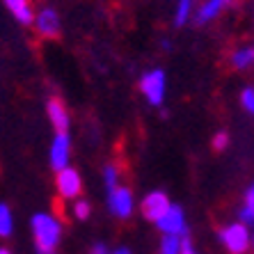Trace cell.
I'll use <instances>...</instances> for the list:
<instances>
[{"mask_svg": "<svg viewBox=\"0 0 254 254\" xmlns=\"http://www.w3.org/2000/svg\"><path fill=\"white\" fill-rule=\"evenodd\" d=\"M229 64L236 71H245L248 66H252L254 64V48L252 46L236 48V51L229 55Z\"/></svg>", "mask_w": 254, "mask_h": 254, "instance_id": "cell-13", "label": "cell"}, {"mask_svg": "<svg viewBox=\"0 0 254 254\" xmlns=\"http://www.w3.org/2000/svg\"><path fill=\"white\" fill-rule=\"evenodd\" d=\"M119 177H122V172H119V167L115 165V163H108L106 167H103V184H106L108 190H113L119 186Z\"/></svg>", "mask_w": 254, "mask_h": 254, "instance_id": "cell-17", "label": "cell"}, {"mask_svg": "<svg viewBox=\"0 0 254 254\" xmlns=\"http://www.w3.org/2000/svg\"><path fill=\"white\" fill-rule=\"evenodd\" d=\"M46 115L53 124L55 133H66L71 126V115L66 110V103L60 96H53V99L46 101Z\"/></svg>", "mask_w": 254, "mask_h": 254, "instance_id": "cell-10", "label": "cell"}, {"mask_svg": "<svg viewBox=\"0 0 254 254\" xmlns=\"http://www.w3.org/2000/svg\"><path fill=\"white\" fill-rule=\"evenodd\" d=\"M5 5L21 25H32V21H35V9L30 5V0H5Z\"/></svg>", "mask_w": 254, "mask_h": 254, "instance_id": "cell-12", "label": "cell"}, {"mask_svg": "<svg viewBox=\"0 0 254 254\" xmlns=\"http://www.w3.org/2000/svg\"><path fill=\"white\" fill-rule=\"evenodd\" d=\"M140 94L144 96L149 106L160 108L165 103L167 94V76L163 69H151L140 78Z\"/></svg>", "mask_w": 254, "mask_h": 254, "instance_id": "cell-3", "label": "cell"}, {"mask_svg": "<svg viewBox=\"0 0 254 254\" xmlns=\"http://www.w3.org/2000/svg\"><path fill=\"white\" fill-rule=\"evenodd\" d=\"M110 254H133V252H130L128 248H117L115 252H110Z\"/></svg>", "mask_w": 254, "mask_h": 254, "instance_id": "cell-25", "label": "cell"}, {"mask_svg": "<svg viewBox=\"0 0 254 254\" xmlns=\"http://www.w3.org/2000/svg\"><path fill=\"white\" fill-rule=\"evenodd\" d=\"M252 248H254V234H252Z\"/></svg>", "mask_w": 254, "mask_h": 254, "instance_id": "cell-27", "label": "cell"}, {"mask_svg": "<svg viewBox=\"0 0 254 254\" xmlns=\"http://www.w3.org/2000/svg\"><path fill=\"white\" fill-rule=\"evenodd\" d=\"M71 215L76 220H80V222H85V220L92 215V204H89L87 199H76L73 206H71Z\"/></svg>", "mask_w": 254, "mask_h": 254, "instance_id": "cell-18", "label": "cell"}, {"mask_svg": "<svg viewBox=\"0 0 254 254\" xmlns=\"http://www.w3.org/2000/svg\"><path fill=\"white\" fill-rule=\"evenodd\" d=\"M181 254H197L195 245H192V241L190 238H184V245H181Z\"/></svg>", "mask_w": 254, "mask_h": 254, "instance_id": "cell-23", "label": "cell"}, {"mask_svg": "<svg viewBox=\"0 0 254 254\" xmlns=\"http://www.w3.org/2000/svg\"><path fill=\"white\" fill-rule=\"evenodd\" d=\"M245 204H254V184L248 188V192H245Z\"/></svg>", "mask_w": 254, "mask_h": 254, "instance_id": "cell-24", "label": "cell"}, {"mask_svg": "<svg viewBox=\"0 0 254 254\" xmlns=\"http://www.w3.org/2000/svg\"><path fill=\"white\" fill-rule=\"evenodd\" d=\"M30 229H32V238H35V250L37 254H55L62 243V231L64 225L55 213L39 211L30 220Z\"/></svg>", "mask_w": 254, "mask_h": 254, "instance_id": "cell-1", "label": "cell"}, {"mask_svg": "<svg viewBox=\"0 0 254 254\" xmlns=\"http://www.w3.org/2000/svg\"><path fill=\"white\" fill-rule=\"evenodd\" d=\"M32 25H35L37 35L44 37V39H58L60 37V30H62V23H60V16L55 9H51V7H44V9H39V12L35 14V21H32Z\"/></svg>", "mask_w": 254, "mask_h": 254, "instance_id": "cell-9", "label": "cell"}, {"mask_svg": "<svg viewBox=\"0 0 254 254\" xmlns=\"http://www.w3.org/2000/svg\"><path fill=\"white\" fill-rule=\"evenodd\" d=\"M170 206H172V199L167 197V192H163V190H151V192H147V195L142 197L140 213L144 220H149V222L156 225V222L167 213Z\"/></svg>", "mask_w": 254, "mask_h": 254, "instance_id": "cell-6", "label": "cell"}, {"mask_svg": "<svg viewBox=\"0 0 254 254\" xmlns=\"http://www.w3.org/2000/svg\"><path fill=\"white\" fill-rule=\"evenodd\" d=\"M14 234V213L5 201H0V238H9Z\"/></svg>", "mask_w": 254, "mask_h": 254, "instance_id": "cell-14", "label": "cell"}, {"mask_svg": "<svg viewBox=\"0 0 254 254\" xmlns=\"http://www.w3.org/2000/svg\"><path fill=\"white\" fill-rule=\"evenodd\" d=\"M211 144H213V151H225L227 144H229V133H227V130H218V133L213 135Z\"/></svg>", "mask_w": 254, "mask_h": 254, "instance_id": "cell-20", "label": "cell"}, {"mask_svg": "<svg viewBox=\"0 0 254 254\" xmlns=\"http://www.w3.org/2000/svg\"><path fill=\"white\" fill-rule=\"evenodd\" d=\"M55 190H58L60 199L64 201L80 199V192H83V177H80V172L71 165L55 172Z\"/></svg>", "mask_w": 254, "mask_h": 254, "instance_id": "cell-4", "label": "cell"}, {"mask_svg": "<svg viewBox=\"0 0 254 254\" xmlns=\"http://www.w3.org/2000/svg\"><path fill=\"white\" fill-rule=\"evenodd\" d=\"M71 160V137L69 133H55L51 149H48V163L53 167V172H60L69 167Z\"/></svg>", "mask_w": 254, "mask_h": 254, "instance_id": "cell-8", "label": "cell"}, {"mask_svg": "<svg viewBox=\"0 0 254 254\" xmlns=\"http://www.w3.org/2000/svg\"><path fill=\"white\" fill-rule=\"evenodd\" d=\"M184 238L181 236H163L158 245V254H181Z\"/></svg>", "mask_w": 254, "mask_h": 254, "instance_id": "cell-16", "label": "cell"}, {"mask_svg": "<svg viewBox=\"0 0 254 254\" xmlns=\"http://www.w3.org/2000/svg\"><path fill=\"white\" fill-rule=\"evenodd\" d=\"M241 106L245 113L254 115V87H245L241 92Z\"/></svg>", "mask_w": 254, "mask_h": 254, "instance_id": "cell-19", "label": "cell"}, {"mask_svg": "<svg viewBox=\"0 0 254 254\" xmlns=\"http://www.w3.org/2000/svg\"><path fill=\"white\" fill-rule=\"evenodd\" d=\"M192 9H195V0H177V12H174V25L181 28L190 21L192 16Z\"/></svg>", "mask_w": 254, "mask_h": 254, "instance_id": "cell-15", "label": "cell"}, {"mask_svg": "<svg viewBox=\"0 0 254 254\" xmlns=\"http://www.w3.org/2000/svg\"><path fill=\"white\" fill-rule=\"evenodd\" d=\"M220 243L225 245V250L229 254H245L252 248V234H250V227L243 225L241 220L238 222H229L222 229L218 231Z\"/></svg>", "mask_w": 254, "mask_h": 254, "instance_id": "cell-2", "label": "cell"}, {"mask_svg": "<svg viewBox=\"0 0 254 254\" xmlns=\"http://www.w3.org/2000/svg\"><path fill=\"white\" fill-rule=\"evenodd\" d=\"M231 5H234V0H206V2H201L195 12V23L197 25L211 23L213 18H218L220 14L225 12V9H229Z\"/></svg>", "mask_w": 254, "mask_h": 254, "instance_id": "cell-11", "label": "cell"}, {"mask_svg": "<svg viewBox=\"0 0 254 254\" xmlns=\"http://www.w3.org/2000/svg\"><path fill=\"white\" fill-rule=\"evenodd\" d=\"M108 211L119 220L130 218L133 211H135V197H133V190L126 188V186H117V188L108 190Z\"/></svg>", "mask_w": 254, "mask_h": 254, "instance_id": "cell-5", "label": "cell"}, {"mask_svg": "<svg viewBox=\"0 0 254 254\" xmlns=\"http://www.w3.org/2000/svg\"><path fill=\"white\" fill-rule=\"evenodd\" d=\"M238 218L243 225H254V204H243L238 211Z\"/></svg>", "mask_w": 254, "mask_h": 254, "instance_id": "cell-21", "label": "cell"}, {"mask_svg": "<svg viewBox=\"0 0 254 254\" xmlns=\"http://www.w3.org/2000/svg\"><path fill=\"white\" fill-rule=\"evenodd\" d=\"M89 254H110V250H108V245L106 243H94L92 245V250H89Z\"/></svg>", "mask_w": 254, "mask_h": 254, "instance_id": "cell-22", "label": "cell"}, {"mask_svg": "<svg viewBox=\"0 0 254 254\" xmlns=\"http://www.w3.org/2000/svg\"><path fill=\"white\" fill-rule=\"evenodd\" d=\"M158 231L163 236H181V238H188V222H186V213L181 206L172 204L167 208V213L163 218L156 222Z\"/></svg>", "mask_w": 254, "mask_h": 254, "instance_id": "cell-7", "label": "cell"}, {"mask_svg": "<svg viewBox=\"0 0 254 254\" xmlns=\"http://www.w3.org/2000/svg\"><path fill=\"white\" fill-rule=\"evenodd\" d=\"M0 254H12V252H9L7 248H0Z\"/></svg>", "mask_w": 254, "mask_h": 254, "instance_id": "cell-26", "label": "cell"}]
</instances>
